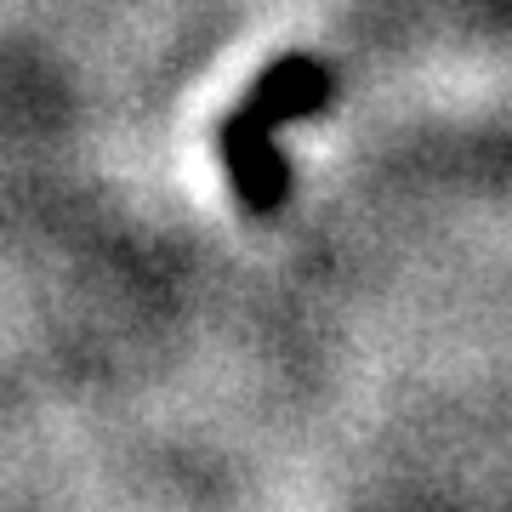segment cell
I'll return each instance as SVG.
<instances>
[{"label": "cell", "instance_id": "obj_2", "mask_svg": "<svg viewBox=\"0 0 512 512\" xmlns=\"http://www.w3.org/2000/svg\"><path fill=\"white\" fill-rule=\"evenodd\" d=\"M336 97V80L319 63V52H279L268 69L239 92V103L262 114L268 126H296V120H319Z\"/></svg>", "mask_w": 512, "mask_h": 512}, {"label": "cell", "instance_id": "obj_1", "mask_svg": "<svg viewBox=\"0 0 512 512\" xmlns=\"http://www.w3.org/2000/svg\"><path fill=\"white\" fill-rule=\"evenodd\" d=\"M274 131L262 114H251L245 103L222 114L217 126V160H222V177L234 188V200L245 217H279L285 200H291V165L279 154Z\"/></svg>", "mask_w": 512, "mask_h": 512}]
</instances>
